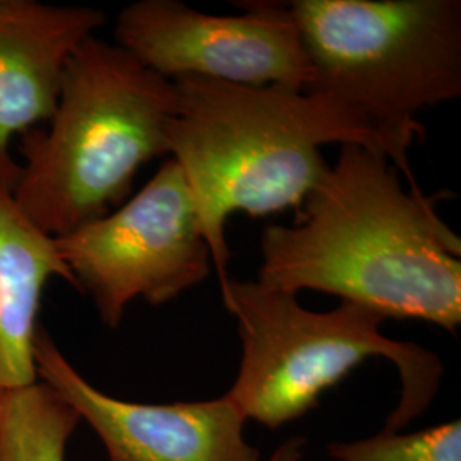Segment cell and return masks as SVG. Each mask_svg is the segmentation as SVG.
Returning <instances> with one entry per match:
<instances>
[{
  "label": "cell",
  "instance_id": "6da1fadb",
  "mask_svg": "<svg viewBox=\"0 0 461 461\" xmlns=\"http://www.w3.org/2000/svg\"><path fill=\"white\" fill-rule=\"evenodd\" d=\"M436 202L405 188L378 150L346 142L296 222L265 228L257 280L294 294L320 291L386 320H419L455 335L461 240Z\"/></svg>",
  "mask_w": 461,
  "mask_h": 461
},
{
  "label": "cell",
  "instance_id": "7a4b0ae2",
  "mask_svg": "<svg viewBox=\"0 0 461 461\" xmlns=\"http://www.w3.org/2000/svg\"><path fill=\"white\" fill-rule=\"evenodd\" d=\"M171 83L176 110L167 123V158L190 188L219 284L230 277V215L297 211L330 167L321 156L327 144L356 142L383 154L371 133L312 91L203 77Z\"/></svg>",
  "mask_w": 461,
  "mask_h": 461
},
{
  "label": "cell",
  "instance_id": "3957f363",
  "mask_svg": "<svg viewBox=\"0 0 461 461\" xmlns=\"http://www.w3.org/2000/svg\"><path fill=\"white\" fill-rule=\"evenodd\" d=\"M175 110L171 81L89 36L67 64L47 129L21 135L17 207L51 238L112 212L142 166L167 158Z\"/></svg>",
  "mask_w": 461,
  "mask_h": 461
},
{
  "label": "cell",
  "instance_id": "277c9868",
  "mask_svg": "<svg viewBox=\"0 0 461 461\" xmlns=\"http://www.w3.org/2000/svg\"><path fill=\"white\" fill-rule=\"evenodd\" d=\"M313 67L306 89L371 133L419 188L409 149L426 140L419 113L461 96L460 0L287 2Z\"/></svg>",
  "mask_w": 461,
  "mask_h": 461
},
{
  "label": "cell",
  "instance_id": "5b68a950",
  "mask_svg": "<svg viewBox=\"0 0 461 461\" xmlns=\"http://www.w3.org/2000/svg\"><path fill=\"white\" fill-rule=\"evenodd\" d=\"M236 320L241 363L226 396L248 420L279 429L312 412L320 398L371 357L388 359L400 378V400L384 430H400L438 393L445 367L426 347L386 337L384 316L340 301L312 312L297 294L260 280L219 284Z\"/></svg>",
  "mask_w": 461,
  "mask_h": 461
},
{
  "label": "cell",
  "instance_id": "8992f818",
  "mask_svg": "<svg viewBox=\"0 0 461 461\" xmlns=\"http://www.w3.org/2000/svg\"><path fill=\"white\" fill-rule=\"evenodd\" d=\"M55 245L77 291L89 294L110 329L135 299L161 306L214 270L190 188L171 158L116 211L55 238Z\"/></svg>",
  "mask_w": 461,
  "mask_h": 461
},
{
  "label": "cell",
  "instance_id": "52a82bcc",
  "mask_svg": "<svg viewBox=\"0 0 461 461\" xmlns=\"http://www.w3.org/2000/svg\"><path fill=\"white\" fill-rule=\"evenodd\" d=\"M243 9L215 16L178 0H139L116 17L115 43L167 81L306 91L313 67L287 2H247Z\"/></svg>",
  "mask_w": 461,
  "mask_h": 461
},
{
  "label": "cell",
  "instance_id": "ba28073f",
  "mask_svg": "<svg viewBox=\"0 0 461 461\" xmlns=\"http://www.w3.org/2000/svg\"><path fill=\"white\" fill-rule=\"evenodd\" d=\"M38 379L98 436L108 461H260L247 419L226 395L203 402L135 403L91 384L45 329L34 340Z\"/></svg>",
  "mask_w": 461,
  "mask_h": 461
},
{
  "label": "cell",
  "instance_id": "9c48e42d",
  "mask_svg": "<svg viewBox=\"0 0 461 461\" xmlns=\"http://www.w3.org/2000/svg\"><path fill=\"white\" fill-rule=\"evenodd\" d=\"M104 23L95 7L0 0V183L11 192L21 169L13 137L49 122L72 53Z\"/></svg>",
  "mask_w": 461,
  "mask_h": 461
},
{
  "label": "cell",
  "instance_id": "30bf717a",
  "mask_svg": "<svg viewBox=\"0 0 461 461\" xmlns=\"http://www.w3.org/2000/svg\"><path fill=\"white\" fill-rule=\"evenodd\" d=\"M77 284L59 255L55 238L21 212L0 183V393L38 381L34 340L50 279Z\"/></svg>",
  "mask_w": 461,
  "mask_h": 461
},
{
  "label": "cell",
  "instance_id": "8fae6325",
  "mask_svg": "<svg viewBox=\"0 0 461 461\" xmlns=\"http://www.w3.org/2000/svg\"><path fill=\"white\" fill-rule=\"evenodd\" d=\"M81 422L43 381L0 393V461H66Z\"/></svg>",
  "mask_w": 461,
  "mask_h": 461
},
{
  "label": "cell",
  "instance_id": "7c38bea8",
  "mask_svg": "<svg viewBox=\"0 0 461 461\" xmlns=\"http://www.w3.org/2000/svg\"><path fill=\"white\" fill-rule=\"evenodd\" d=\"M331 461H461V420H451L411 434H378L329 445Z\"/></svg>",
  "mask_w": 461,
  "mask_h": 461
},
{
  "label": "cell",
  "instance_id": "4fadbf2b",
  "mask_svg": "<svg viewBox=\"0 0 461 461\" xmlns=\"http://www.w3.org/2000/svg\"><path fill=\"white\" fill-rule=\"evenodd\" d=\"M306 449V439L289 438L270 455L267 461H301Z\"/></svg>",
  "mask_w": 461,
  "mask_h": 461
}]
</instances>
